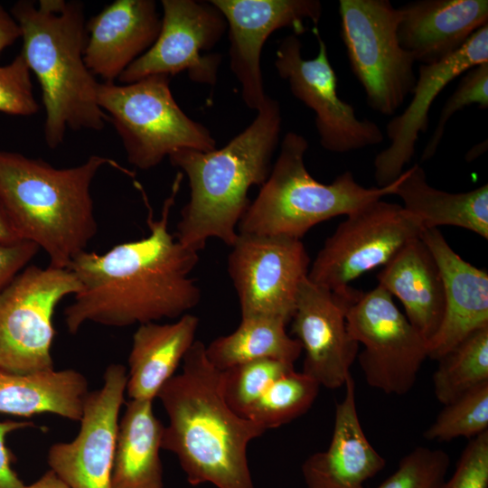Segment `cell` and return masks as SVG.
Instances as JSON below:
<instances>
[{
    "mask_svg": "<svg viewBox=\"0 0 488 488\" xmlns=\"http://www.w3.org/2000/svg\"><path fill=\"white\" fill-rule=\"evenodd\" d=\"M421 239L444 283V317L428 342V357L437 361L471 333L488 326V274L463 259L438 229L424 230Z\"/></svg>",
    "mask_w": 488,
    "mask_h": 488,
    "instance_id": "ffe728a7",
    "label": "cell"
},
{
    "mask_svg": "<svg viewBox=\"0 0 488 488\" xmlns=\"http://www.w3.org/2000/svg\"><path fill=\"white\" fill-rule=\"evenodd\" d=\"M307 140L286 133L267 181L250 202L238 233L286 236L301 239L314 225L393 194L397 180L388 186L366 188L349 171L331 183L316 181L308 172Z\"/></svg>",
    "mask_w": 488,
    "mask_h": 488,
    "instance_id": "8992f818",
    "label": "cell"
},
{
    "mask_svg": "<svg viewBox=\"0 0 488 488\" xmlns=\"http://www.w3.org/2000/svg\"><path fill=\"white\" fill-rule=\"evenodd\" d=\"M341 37L368 106L390 116L412 93L415 61L398 39L399 12L389 0H340Z\"/></svg>",
    "mask_w": 488,
    "mask_h": 488,
    "instance_id": "ba28073f",
    "label": "cell"
},
{
    "mask_svg": "<svg viewBox=\"0 0 488 488\" xmlns=\"http://www.w3.org/2000/svg\"><path fill=\"white\" fill-rule=\"evenodd\" d=\"M25 488H69V486L52 471L48 470L35 482L25 485Z\"/></svg>",
    "mask_w": 488,
    "mask_h": 488,
    "instance_id": "60d3db41",
    "label": "cell"
},
{
    "mask_svg": "<svg viewBox=\"0 0 488 488\" xmlns=\"http://www.w3.org/2000/svg\"><path fill=\"white\" fill-rule=\"evenodd\" d=\"M351 336L364 346L358 361L369 386L404 395L428 357V343L380 286L362 293L348 308Z\"/></svg>",
    "mask_w": 488,
    "mask_h": 488,
    "instance_id": "8fae6325",
    "label": "cell"
},
{
    "mask_svg": "<svg viewBox=\"0 0 488 488\" xmlns=\"http://www.w3.org/2000/svg\"><path fill=\"white\" fill-rule=\"evenodd\" d=\"M345 395L335 406L333 429L326 450L309 455L301 471L305 488H363L386 460L368 440L359 419L355 382L347 378Z\"/></svg>",
    "mask_w": 488,
    "mask_h": 488,
    "instance_id": "7402d4cb",
    "label": "cell"
},
{
    "mask_svg": "<svg viewBox=\"0 0 488 488\" xmlns=\"http://www.w3.org/2000/svg\"><path fill=\"white\" fill-rule=\"evenodd\" d=\"M361 294L350 286L332 291L305 278L298 289L291 332L305 352L302 372L320 386H344L359 343L346 324L348 308Z\"/></svg>",
    "mask_w": 488,
    "mask_h": 488,
    "instance_id": "2e32d148",
    "label": "cell"
},
{
    "mask_svg": "<svg viewBox=\"0 0 488 488\" xmlns=\"http://www.w3.org/2000/svg\"><path fill=\"white\" fill-rule=\"evenodd\" d=\"M437 361L433 390L443 405L487 383L488 326L471 333Z\"/></svg>",
    "mask_w": 488,
    "mask_h": 488,
    "instance_id": "f1b7e54d",
    "label": "cell"
},
{
    "mask_svg": "<svg viewBox=\"0 0 488 488\" xmlns=\"http://www.w3.org/2000/svg\"><path fill=\"white\" fill-rule=\"evenodd\" d=\"M314 33L319 47L314 58L302 56L301 41L293 33L279 42L275 67L294 97L314 110L321 145L330 152L346 153L381 143L383 134L379 126L360 119L354 108L338 96L337 77L327 46L316 27Z\"/></svg>",
    "mask_w": 488,
    "mask_h": 488,
    "instance_id": "5bb4252c",
    "label": "cell"
},
{
    "mask_svg": "<svg viewBox=\"0 0 488 488\" xmlns=\"http://www.w3.org/2000/svg\"><path fill=\"white\" fill-rule=\"evenodd\" d=\"M80 289L69 268L27 266L0 292V371L54 369L52 346L57 305Z\"/></svg>",
    "mask_w": 488,
    "mask_h": 488,
    "instance_id": "9c48e42d",
    "label": "cell"
},
{
    "mask_svg": "<svg viewBox=\"0 0 488 488\" xmlns=\"http://www.w3.org/2000/svg\"><path fill=\"white\" fill-rule=\"evenodd\" d=\"M119 420L110 488H164L160 458L164 425L153 401L132 400Z\"/></svg>",
    "mask_w": 488,
    "mask_h": 488,
    "instance_id": "4316f807",
    "label": "cell"
},
{
    "mask_svg": "<svg viewBox=\"0 0 488 488\" xmlns=\"http://www.w3.org/2000/svg\"><path fill=\"white\" fill-rule=\"evenodd\" d=\"M183 177L178 172L158 220L138 184L149 209L145 238L117 244L104 254L86 250L71 261L68 268L80 289L64 310L69 333H77L87 323L127 327L180 318L199 304L201 289L190 277L199 252L168 230Z\"/></svg>",
    "mask_w": 488,
    "mask_h": 488,
    "instance_id": "6da1fadb",
    "label": "cell"
},
{
    "mask_svg": "<svg viewBox=\"0 0 488 488\" xmlns=\"http://www.w3.org/2000/svg\"><path fill=\"white\" fill-rule=\"evenodd\" d=\"M450 463L444 450L417 446L377 488H444Z\"/></svg>",
    "mask_w": 488,
    "mask_h": 488,
    "instance_id": "d6a6232c",
    "label": "cell"
},
{
    "mask_svg": "<svg viewBox=\"0 0 488 488\" xmlns=\"http://www.w3.org/2000/svg\"><path fill=\"white\" fill-rule=\"evenodd\" d=\"M21 29L13 15L0 5V54L17 39L21 38Z\"/></svg>",
    "mask_w": 488,
    "mask_h": 488,
    "instance_id": "f35d334b",
    "label": "cell"
},
{
    "mask_svg": "<svg viewBox=\"0 0 488 488\" xmlns=\"http://www.w3.org/2000/svg\"><path fill=\"white\" fill-rule=\"evenodd\" d=\"M483 62H488V24L451 55L436 63L421 64L411 101L387 125L390 144L375 157L377 187L389 185L404 172L415 154L419 134L428 127L429 109L438 94L457 76Z\"/></svg>",
    "mask_w": 488,
    "mask_h": 488,
    "instance_id": "ac0fdd59",
    "label": "cell"
},
{
    "mask_svg": "<svg viewBox=\"0 0 488 488\" xmlns=\"http://www.w3.org/2000/svg\"><path fill=\"white\" fill-rule=\"evenodd\" d=\"M11 14L21 29V53L42 89L47 145L58 147L68 128L103 129L108 117L98 104L99 82L84 61L83 4L19 1Z\"/></svg>",
    "mask_w": 488,
    "mask_h": 488,
    "instance_id": "5b68a950",
    "label": "cell"
},
{
    "mask_svg": "<svg viewBox=\"0 0 488 488\" xmlns=\"http://www.w3.org/2000/svg\"><path fill=\"white\" fill-rule=\"evenodd\" d=\"M319 388L314 380L294 370L273 381L243 417L266 430L279 427L305 414Z\"/></svg>",
    "mask_w": 488,
    "mask_h": 488,
    "instance_id": "f546056e",
    "label": "cell"
},
{
    "mask_svg": "<svg viewBox=\"0 0 488 488\" xmlns=\"http://www.w3.org/2000/svg\"><path fill=\"white\" fill-rule=\"evenodd\" d=\"M98 104L120 136L128 162L140 170L155 167L180 149L217 148L210 130L176 103L167 75L99 83Z\"/></svg>",
    "mask_w": 488,
    "mask_h": 488,
    "instance_id": "52a82bcc",
    "label": "cell"
},
{
    "mask_svg": "<svg viewBox=\"0 0 488 488\" xmlns=\"http://www.w3.org/2000/svg\"><path fill=\"white\" fill-rule=\"evenodd\" d=\"M281 125L280 104L267 96L252 123L223 147L208 152L184 148L168 156L186 174L190 187L176 228L179 242L197 252L211 238L234 244L250 203L249 189L261 187L270 174Z\"/></svg>",
    "mask_w": 488,
    "mask_h": 488,
    "instance_id": "3957f363",
    "label": "cell"
},
{
    "mask_svg": "<svg viewBox=\"0 0 488 488\" xmlns=\"http://www.w3.org/2000/svg\"><path fill=\"white\" fill-rule=\"evenodd\" d=\"M294 370L292 363L263 359L222 371L224 398L230 408L243 417L273 381Z\"/></svg>",
    "mask_w": 488,
    "mask_h": 488,
    "instance_id": "1f68e13d",
    "label": "cell"
},
{
    "mask_svg": "<svg viewBox=\"0 0 488 488\" xmlns=\"http://www.w3.org/2000/svg\"><path fill=\"white\" fill-rule=\"evenodd\" d=\"M393 194L416 217L424 230L450 225L488 239V185L465 192H447L431 186L423 168L416 164L397 179Z\"/></svg>",
    "mask_w": 488,
    "mask_h": 488,
    "instance_id": "484cf974",
    "label": "cell"
},
{
    "mask_svg": "<svg viewBox=\"0 0 488 488\" xmlns=\"http://www.w3.org/2000/svg\"><path fill=\"white\" fill-rule=\"evenodd\" d=\"M33 426L30 421H0V488H25V484L12 467L11 455L5 441L9 434Z\"/></svg>",
    "mask_w": 488,
    "mask_h": 488,
    "instance_id": "74e56055",
    "label": "cell"
},
{
    "mask_svg": "<svg viewBox=\"0 0 488 488\" xmlns=\"http://www.w3.org/2000/svg\"><path fill=\"white\" fill-rule=\"evenodd\" d=\"M444 488H488V430L469 440Z\"/></svg>",
    "mask_w": 488,
    "mask_h": 488,
    "instance_id": "d590c367",
    "label": "cell"
},
{
    "mask_svg": "<svg viewBox=\"0 0 488 488\" xmlns=\"http://www.w3.org/2000/svg\"><path fill=\"white\" fill-rule=\"evenodd\" d=\"M168 423L161 448L177 457L188 483L216 488H256L249 466V444L267 431L228 405L222 371L207 359L196 340L174 375L157 395Z\"/></svg>",
    "mask_w": 488,
    "mask_h": 488,
    "instance_id": "7a4b0ae2",
    "label": "cell"
},
{
    "mask_svg": "<svg viewBox=\"0 0 488 488\" xmlns=\"http://www.w3.org/2000/svg\"><path fill=\"white\" fill-rule=\"evenodd\" d=\"M401 47L422 64L438 62L488 24L487 0H418L398 8Z\"/></svg>",
    "mask_w": 488,
    "mask_h": 488,
    "instance_id": "44dd1931",
    "label": "cell"
},
{
    "mask_svg": "<svg viewBox=\"0 0 488 488\" xmlns=\"http://www.w3.org/2000/svg\"><path fill=\"white\" fill-rule=\"evenodd\" d=\"M424 228L400 204L381 199L349 213L317 253L308 279L332 291L343 290L364 273L388 263Z\"/></svg>",
    "mask_w": 488,
    "mask_h": 488,
    "instance_id": "30bf717a",
    "label": "cell"
},
{
    "mask_svg": "<svg viewBox=\"0 0 488 488\" xmlns=\"http://www.w3.org/2000/svg\"><path fill=\"white\" fill-rule=\"evenodd\" d=\"M162 17L153 0H116L86 23L84 61L89 71L114 82L155 42Z\"/></svg>",
    "mask_w": 488,
    "mask_h": 488,
    "instance_id": "d6986e66",
    "label": "cell"
},
{
    "mask_svg": "<svg viewBox=\"0 0 488 488\" xmlns=\"http://www.w3.org/2000/svg\"><path fill=\"white\" fill-rule=\"evenodd\" d=\"M39 249L36 244L28 240L0 242V292L28 266Z\"/></svg>",
    "mask_w": 488,
    "mask_h": 488,
    "instance_id": "8d00e7d4",
    "label": "cell"
},
{
    "mask_svg": "<svg viewBox=\"0 0 488 488\" xmlns=\"http://www.w3.org/2000/svg\"><path fill=\"white\" fill-rule=\"evenodd\" d=\"M161 29L154 44L117 79L128 84L152 75L187 71L198 84L214 86L222 56L211 50L227 30V23L210 1L162 0Z\"/></svg>",
    "mask_w": 488,
    "mask_h": 488,
    "instance_id": "4fadbf2b",
    "label": "cell"
},
{
    "mask_svg": "<svg viewBox=\"0 0 488 488\" xmlns=\"http://www.w3.org/2000/svg\"><path fill=\"white\" fill-rule=\"evenodd\" d=\"M488 430V382L444 405L423 433L428 441L473 438Z\"/></svg>",
    "mask_w": 488,
    "mask_h": 488,
    "instance_id": "4dcf8cb0",
    "label": "cell"
},
{
    "mask_svg": "<svg viewBox=\"0 0 488 488\" xmlns=\"http://www.w3.org/2000/svg\"><path fill=\"white\" fill-rule=\"evenodd\" d=\"M228 257V273L241 317H271L290 323L310 258L299 239L238 233Z\"/></svg>",
    "mask_w": 488,
    "mask_h": 488,
    "instance_id": "7c38bea8",
    "label": "cell"
},
{
    "mask_svg": "<svg viewBox=\"0 0 488 488\" xmlns=\"http://www.w3.org/2000/svg\"><path fill=\"white\" fill-rule=\"evenodd\" d=\"M39 109L29 67L22 53L11 63L0 66V112L30 116Z\"/></svg>",
    "mask_w": 488,
    "mask_h": 488,
    "instance_id": "e575fe53",
    "label": "cell"
},
{
    "mask_svg": "<svg viewBox=\"0 0 488 488\" xmlns=\"http://www.w3.org/2000/svg\"><path fill=\"white\" fill-rule=\"evenodd\" d=\"M134 174L108 157L56 168L42 159L0 151V201L21 238L36 244L49 265L68 268L98 231L91 183L103 166Z\"/></svg>",
    "mask_w": 488,
    "mask_h": 488,
    "instance_id": "277c9868",
    "label": "cell"
},
{
    "mask_svg": "<svg viewBox=\"0 0 488 488\" xmlns=\"http://www.w3.org/2000/svg\"><path fill=\"white\" fill-rule=\"evenodd\" d=\"M286 324L271 317H241L235 331L205 345L206 357L220 371L263 359L294 364L302 353V346L287 334Z\"/></svg>",
    "mask_w": 488,
    "mask_h": 488,
    "instance_id": "83f0119b",
    "label": "cell"
},
{
    "mask_svg": "<svg viewBox=\"0 0 488 488\" xmlns=\"http://www.w3.org/2000/svg\"><path fill=\"white\" fill-rule=\"evenodd\" d=\"M478 105L482 109L488 107V62H483L466 70L455 90L447 99L428 143L422 153V161L434 156L440 145L446 126L451 117L465 107Z\"/></svg>",
    "mask_w": 488,
    "mask_h": 488,
    "instance_id": "836d02e7",
    "label": "cell"
},
{
    "mask_svg": "<svg viewBox=\"0 0 488 488\" xmlns=\"http://www.w3.org/2000/svg\"><path fill=\"white\" fill-rule=\"evenodd\" d=\"M197 316L185 314L174 323L139 324L128 356L126 393L129 399L153 401L174 375L195 340Z\"/></svg>",
    "mask_w": 488,
    "mask_h": 488,
    "instance_id": "cb8c5ba5",
    "label": "cell"
},
{
    "mask_svg": "<svg viewBox=\"0 0 488 488\" xmlns=\"http://www.w3.org/2000/svg\"><path fill=\"white\" fill-rule=\"evenodd\" d=\"M127 381L124 365H108L102 386L89 391L85 398L78 435L69 442H58L49 448L50 470L69 488H110Z\"/></svg>",
    "mask_w": 488,
    "mask_h": 488,
    "instance_id": "9a60e30c",
    "label": "cell"
},
{
    "mask_svg": "<svg viewBox=\"0 0 488 488\" xmlns=\"http://www.w3.org/2000/svg\"><path fill=\"white\" fill-rule=\"evenodd\" d=\"M88 380L73 369L34 373L0 371V413L23 418L40 414L80 421Z\"/></svg>",
    "mask_w": 488,
    "mask_h": 488,
    "instance_id": "d4e9b609",
    "label": "cell"
},
{
    "mask_svg": "<svg viewBox=\"0 0 488 488\" xmlns=\"http://www.w3.org/2000/svg\"><path fill=\"white\" fill-rule=\"evenodd\" d=\"M229 29L230 70L241 87L245 105L258 110L267 95L260 56L264 43L277 30L289 28L299 35L306 22L316 27L322 15L318 0H211Z\"/></svg>",
    "mask_w": 488,
    "mask_h": 488,
    "instance_id": "e0dca14e",
    "label": "cell"
},
{
    "mask_svg": "<svg viewBox=\"0 0 488 488\" xmlns=\"http://www.w3.org/2000/svg\"><path fill=\"white\" fill-rule=\"evenodd\" d=\"M379 286L403 305L406 317L428 342L445 314V291L437 263L421 237L403 246L378 273Z\"/></svg>",
    "mask_w": 488,
    "mask_h": 488,
    "instance_id": "603a6c76",
    "label": "cell"
},
{
    "mask_svg": "<svg viewBox=\"0 0 488 488\" xmlns=\"http://www.w3.org/2000/svg\"><path fill=\"white\" fill-rule=\"evenodd\" d=\"M24 240L14 227L7 211L0 201V242L14 243Z\"/></svg>",
    "mask_w": 488,
    "mask_h": 488,
    "instance_id": "ab89813d",
    "label": "cell"
}]
</instances>
